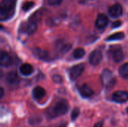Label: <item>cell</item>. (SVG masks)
<instances>
[{
	"label": "cell",
	"instance_id": "16",
	"mask_svg": "<svg viewBox=\"0 0 128 127\" xmlns=\"http://www.w3.org/2000/svg\"><path fill=\"white\" fill-rule=\"evenodd\" d=\"M36 29H37V22L33 20L29 19L28 22L26 25V31L27 32V34H32L36 31Z\"/></svg>",
	"mask_w": 128,
	"mask_h": 127
},
{
	"label": "cell",
	"instance_id": "3",
	"mask_svg": "<svg viewBox=\"0 0 128 127\" xmlns=\"http://www.w3.org/2000/svg\"><path fill=\"white\" fill-rule=\"evenodd\" d=\"M103 84L106 88H112L116 84V79L112 76V73L110 70H104L102 73Z\"/></svg>",
	"mask_w": 128,
	"mask_h": 127
},
{
	"label": "cell",
	"instance_id": "7",
	"mask_svg": "<svg viewBox=\"0 0 128 127\" xmlns=\"http://www.w3.org/2000/svg\"><path fill=\"white\" fill-rule=\"evenodd\" d=\"M109 13L111 15V16H112V17H115V18L119 17L120 16L122 15L123 7L118 3L115 4L109 8Z\"/></svg>",
	"mask_w": 128,
	"mask_h": 127
},
{
	"label": "cell",
	"instance_id": "30",
	"mask_svg": "<svg viewBox=\"0 0 128 127\" xmlns=\"http://www.w3.org/2000/svg\"><path fill=\"white\" fill-rule=\"evenodd\" d=\"M126 112H127V113H128V108H127V109H126Z\"/></svg>",
	"mask_w": 128,
	"mask_h": 127
},
{
	"label": "cell",
	"instance_id": "17",
	"mask_svg": "<svg viewBox=\"0 0 128 127\" xmlns=\"http://www.w3.org/2000/svg\"><path fill=\"white\" fill-rule=\"evenodd\" d=\"M119 75L124 79H128V63L123 64L119 68Z\"/></svg>",
	"mask_w": 128,
	"mask_h": 127
},
{
	"label": "cell",
	"instance_id": "6",
	"mask_svg": "<svg viewBox=\"0 0 128 127\" xmlns=\"http://www.w3.org/2000/svg\"><path fill=\"white\" fill-rule=\"evenodd\" d=\"M112 100L115 102L119 103H125L128 100V93L123 91H116L112 95Z\"/></svg>",
	"mask_w": 128,
	"mask_h": 127
},
{
	"label": "cell",
	"instance_id": "28",
	"mask_svg": "<svg viewBox=\"0 0 128 127\" xmlns=\"http://www.w3.org/2000/svg\"><path fill=\"white\" fill-rule=\"evenodd\" d=\"M3 96H4V89H3V88H1V96H0V97L2 98Z\"/></svg>",
	"mask_w": 128,
	"mask_h": 127
},
{
	"label": "cell",
	"instance_id": "15",
	"mask_svg": "<svg viewBox=\"0 0 128 127\" xmlns=\"http://www.w3.org/2000/svg\"><path fill=\"white\" fill-rule=\"evenodd\" d=\"M7 82L10 85H15L19 82V77L15 72H9L6 76Z\"/></svg>",
	"mask_w": 128,
	"mask_h": 127
},
{
	"label": "cell",
	"instance_id": "5",
	"mask_svg": "<svg viewBox=\"0 0 128 127\" xmlns=\"http://www.w3.org/2000/svg\"><path fill=\"white\" fill-rule=\"evenodd\" d=\"M102 58H103L102 52L100 50H98V49L94 50L90 54V56H89V62H90V64L92 65L96 66V65L99 64L100 63V61H102Z\"/></svg>",
	"mask_w": 128,
	"mask_h": 127
},
{
	"label": "cell",
	"instance_id": "19",
	"mask_svg": "<svg viewBox=\"0 0 128 127\" xmlns=\"http://www.w3.org/2000/svg\"><path fill=\"white\" fill-rule=\"evenodd\" d=\"M58 49L61 52H68L71 48V44L70 43H58Z\"/></svg>",
	"mask_w": 128,
	"mask_h": 127
},
{
	"label": "cell",
	"instance_id": "29",
	"mask_svg": "<svg viewBox=\"0 0 128 127\" xmlns=\"http://www.w3.org/2000/svg\"><path fill=\"white\" fill-rule=\"evenodd\" d=\"M67 127V124L66 123H63V124H62L60 126L58 127Z\"/></svg>",
	"mask_w": 128,
	"mask_h": 127
},
{
	"label": "cell",
	"instance_id": "21",
	"mask_svg": "<svg viewBox=\"0 0 128 127\" xmlns=\"http://www.w3.org/2000/svg\"><path fill=\"white\" fill-rule=\"evenodd\" d=\"M34 5V3L33 1H26L22 5V9L25 11H28L31 8H32Z\"/></svg>",
	"mask_w": 128,
	"mask_h": 127
},
{
	"label": "cell",
	"instance_id": "25",
	"mask_svg": "<svg viewBox=\"0 0 128 127\" xmlns=\"http://www.w3.org/2000/svg\"><path fill=\"white\" fill-rule=\"evenodd\" d=\"M52 80L56 82V83H61L62 82V79L59 75H54L52 76Z\"/></svg>",
	"mask_w": 128,
	"mask_h": 127
},
{
	"label": "cell",
	"instance_id": "12",
	"mask_svg": "<svg viewBox=\"0 0 128 127\" xmlns=\"http://www.w3.org/2000/svg\"><path fill=\"white\" fill-rule=\"evenodd\" d=\"M112 59L117 63L122 62L124 58V52H123V51H122V49L121 48H118V49H114L112 51Z\"/></svg>",
	"mask_w": 128,
	"mask_h": 127
},
{
	"label": "cell",
	"instance_id": "13",
	"mask_svg": "<svg viewBox=\"0 0 128 127\" xmlns=\"http://www.w3.org/2000/svg\"><path fill=\"white\" fill-rule=\"evenodd\" d=\"M33 52L35 55V56L38 57L40 60H45V61H46L50 58L49 53L46 50L41 49L40 48H35V49H34Z\"/></svg>",
	"mask_w": 128,
	"mask_h": 127
},
{
	"label": "cell",
	"instance_id": "26",
	"mask_svg": "<svg viewBox=\"0 0 128 127\" xmlns=\"http://www.w3.org/2000/svg\"><path fill=\"white\" fill-rule=\"evenodd\" d=\"M122 24V22L121 21H116L115 22L112 23V27L113 28H117V27H119Z\"/></svg>",
	"mask_w": 128,
	"mask_h": 127
},
{
	"label": "cell",
	"instance_id": "4",
	"mask_svg": "<svg viewBox=\"0 0 128 127\" xmlns=\"http://www.w3.org/2000/svg\"><path fill=\"white\" fill-rule=\"evenodd\" d=\"M85 69V66L82 64H76L74 67H72L69 71V76L71 80L76 79L83 72Z\"/></svg>",
	"mask_w": 128,
	"mask_h": 127
},
{
	"label": "cell",
	"instance_id": "2",
	"mask_svg": "<svg viewBox=\"0 0 128 127\" xmlns=\"http://www.w3.org/2000/svg\"><path fill=\"white\" fill-rule=\"evenodd\" d=\"M15 7L14 0H2L0 5V18L5 20L12 16Z\"/></svg>",
	"mask_w": 128,
	"mask_h": 127
},
{
	"label": "cell",
	"instance_id": "24",
	"mask_svg": "<svg viewBox=\"0 0 128 127\" xmlns=\"http://www.w3.org/2000/svg\"><path fill=\"white\" fill-rule=\"evenodd\" d=\"M47 1L50 5L56 6V5H59L62 2V0H47Z\"/></svg>",
	"mask_w": 128,
	"mask_h": 127
},
{
	"label": "cell",
	"instance_id": "22",
	"mask_svg": "<svg viewBox=\"0 0 128 127\" xmlns=\"http://www.w3.org/2000/svg\"><path fill=\"white\" fill-rule=\"evenodd\" d=\"M40 12H35L30 18H29V19H31V20H33V21H34V22H38L39 20H40Z\"/></svg>",
	"mask_w": 128,
	"mask_h": 127
},
{
	"label": "cell",
	"instance_id": "27",
	"mask_svg": "<svg viewBox=\"0 0 128 127\" xmlns=\"http://www.w3.org/2000/svg\"><path fill=\"white\" fill-rule=\"evenodd\" d=\"M94 127H103V124L101 122H99V123L96 124Z\"/></svg>",
	"mask_w": 128,
	"mask_h": 127
},
{
	"label": "cell",
	"instance_id": "8",
	"mask_svg": "<svg viewBox=\"0 0 128 127\" xmlns=\"http://www.w3.org/2000/svg\"><path fill=\"white\" fill-rule=\"evenodd\" d=\"M108 22H109L108 17L105 14H99L96 19L95 25L98 28L102 29L104 28L108 25Z\"/></svg>",
	"mask_w": 128,
	"mask_h": 127
},
{
	"label": "cell",
	"instance_id": "9",
	"mask_svg": "<svg viewBox=\"0 0 128 127\" xmlns=\"http://www.w3.org/2000/svg\"><path fill=\"white\" fill-rule=\"evenodd\" d=\"M1 66L2 67H9L12 64V58H10V55L4 51L1 52V58H0Z\"/></svg>",
	"mask_w": 128,
	"mask_h": 127
},
{
	"label": "cell",
	"instance_id": "11",
	"mask_svg": "<svg viewBox=\"0 0 128 127\" xmlns=\"http://www.w3.org/2000/svg\"><path fill=\"white\" fill-rule=\"evenodd\" d=\"M79 91H80V95H81L82 97H85V98L91 97L94 94V92H93V91L92 90V88H89V87H88V85H82L81 87H80Z\"/></svg>",
	"mask_w": 128,
	"mask_h": 127
},
{
	"label": "cell",
	"instance_id": "20",
	"mask_svg": "<svg viewBox=\"0 0 128 127\" xmlns=\"http://www.w3.org/2000/svg\"><path fill=\"white\" fill-rule=\"evenodd\" d=\"M86 54V52L82 48H78L76 49H75L74 51V57L76 58V59H80L82 58Z\"/></svg>",
	"mask_w": 128,
	"mask_h": 127
},
{
	"label": "cell",
	"instance_id": "10",
	"mask_svg": "<svg viewBox=\"0 0 128 127\" xmlns=\"http://www.w3.org/2000/svg\"><path fill=\"white\" fill-rule=\"evenodd\" d=\"M20 73L23 76H29L34 72V67L29 64H22L19 68Z\"/></svg>",
	"mask_w": 128,
	"mask_h": 127
},
{
	"label": "cell",
	"instance_id": "1",
	"mask_svg": "<svg viewBox=\"0 0 128 127\" xmlns=\"http://www.w3.org/2000/svg\"><path fill=\"white\" fill-rule=\"evenodd\" d=\"M69 109V104L67 100H61L58 101L54 106L48 111V115L50 118H56L64 115Z\"/></svg>",
	"mask_w": 128,
	"mask_h": 127
},
{
	"label": "cell",
	"instance_id": "14",
	"mask_svg": "<svg viewBox=\"0 0 128 127\" xmlns=\"http://www.w3.org/2000/svg\"><path fill=\"white\" fill-rule=\"evenodd\" d=\"M32 94H33V97H34V99H36V100H40V99H42V98H44L45 97V95H46V91L42 87L38 86V87H35L33 89Z\"/></svg>",
	"mask_w": 128,
	"mask_h": 127
},
{
	"label": "cell",
	"instance_id": "23",
	"mask_svg": "<svg viewBox=\"0 0 128 127\" xmlns=\"http://www.w3.org/2000/svg\"><path fill=\"white\" fill-rule=\"evenodd\" d=\"M79 115H80V109L78 108H75L71 113V120L75 121Z\"/></svg>",
	"mask_w": 128,
	"mask_h": 127
},
{
	"label": "cell",
	"instance_id": "18",
	"mask_svg": "<svg viewBox=\"0 0 128 127\" xmlns=\"http://www.w3.org/2000/svg\"><path fill=\"white\" fill-rule=\"evenodd\" d=\"M124 37V32H117L113 34H111L108 37L106 40L111 41V40H119Z\"/></svg>",
	"mask_w": 128,
	"mask_h": 127
}]
</instances>
